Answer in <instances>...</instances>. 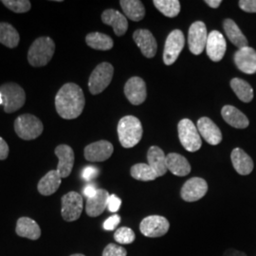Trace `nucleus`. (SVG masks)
Masks as SVG:
<instances>
[{"label":"nucleus","instance_id":"nucleus-1","mask_svg":"<svg viewBox=\"0 0 256 256\" xmlns=\"http://www.w3.org/2000/svg\"><path fill=\"white\" fill-rule=\"evenodd\" d=\"M86 104L82 90L74 82H68L55 96V108L58 115L64 120H74L82 114Z\"/></svg>","mask_w":256,"mask_h":256},{"label":"nucleus","instance_id":"nucleus-2","mask_svg":"<svg viewBox=\"0 0 256 256\" xmlns=\"http://www.w3.org/2000/svg\"><path fill=\"white\" fill-rule=\"evenodd\" d=\"M54 52V41L50 37H39L28 48V62L34 68L45 66L52 59Z\"/></svg>","mask_w":256,"mask_h":256},{"label":"nucleus","instance_id":"nucleus-3","mask_svg":"<svg viewBox=\"0 0 256 256\" xmlns=\"http://www.w3.org/2000/svg\"><path fill=\"white\" fill-rule=\"evenodd\" d=\"M142 126L140 120L134 116H126L118 124L120 142L124 148L137 146L142 137Z\"/></svg>","mask_w":256,"mask_h":256},{"label":"nucleus","instance_id":"nucleus-4","mask_svg":"<svg viewBox=\"0 0 256 256\" xmlns=\"http://www.w3.org/2000/svg\"><path fill=\"white\" fill-rule=\"evenodd\" d=\"M0 94L2 95L3 106L6 113L16 112L25 104L26 93L16 82H5L1 84Z\"/></svg>","mask_w":256,"mask_h":256},{"label":"nucleus","instance_id":"nucleus-5","mask_svg":"<svg viewBox=\"0 0 256 256\" xmlns=\"http://www.w3.org/2000/svg\"><path fill=\"white\" fill-rule=\"evenodd\" d=\"M42 122L32 114L20 115L14 120V131L24 140H36L43 133Z\"/></svg>","mask_w":256,"mask_h":256},{"label":"nucleus","instance_id":"nucleus-6","mask_svg":"<svg viewBox=\"0 0 256 256\" xmlns=\"http://www.w3.org/2000/svg\"><path fill=\"white\" fill-rule=\"evenodd\" d=\"M178 138L182 146L189 152H196L202 146V138L191 120L183 119L178 126Z\"/></svg>","mask_w":256,"mask_h":256},{"label":"nucleus","instance_id":"nucleus-7","mask_svg":"<svg viewBox=\"0 0 256 256\" xmlns=\"http://www.w3.org/2000/svg\"><path fill=\"white\" fill-rule=\"evenodd\" d=\"M114 68L112 64L104 62L98 64L92 72L88 80V90L92 95H97L104 92L112 81Z\"/></svg>","mask_w":256,"mask_h":256},{"label":"nucleus","instance_id":"nucleus-8","mask_svg":"<svg viewBox=\"0 0 256 256\" xmlns=\"http://www.w3.org/2000/svg\"><path fill=\"white\" fill-rule=\"evenodd\" d=\"M61 214L64 220L72 222L79 220L84 207L82 196L77 192H70L62 196Z\"/></svg>","mask_w":256,"mask_h":256},{"label":"nucleus","instance_id":"nucleus-9","mask_svg":"<svg viewBox=\"0 0 256 256\" xmlns=\"http://www.w3.org/2000/svg\"><path fill=\"white\" fill-rule=\"evenodd\" d=\"M185 45L184 34L180 30H174L170 32L165 42L164 61L167 66L174 64Z\"/></svg>","mask_w":256,"mask_h":256},{"label":"nucleus","instance_id":"nucleus-10","mask_svg":"<svg viewBox=\"0 0 256 256\" xmlns=\"http://www.w3.org/2000/svg\"><path fill=\"white\" fill-rule=\"evenodd\" d=\"M170 228L169 221L164 216H149L140 224V232L147 238H160L165 236Z\"/></svg>","mask_w":256,"mask_h":256},{"label":"nucleus","instance_id":"nucleus-11","mask_svg":"<svg viewBox=\"0 0 256 256\" xmlns=\"http://www.w3.org/2000/svg\"><path fill=\"white\" fill-rule=\"evenodd\" d=\"M208 39L207 28L202 21L192 23L188 32V44L192 54L198 55L205 50Z\"/></svg>","mask_w":256,"mask_h":256},{"label":"nucleus","instance_id":"nucleus-12","mask_svg":"<svg viewBox=\"0 0 256 256\" xmlns=\"http://www.w3.org/2000/svg\"><path fill=\"white\" fill-rule=\"evenodd\" d=\"M208 192V184L202 178H192L183 184L180 196L183 200L194 202L202 200Z\"/></svg>","mask_w":256,"mask_h":256},{"label":"nucleus","instance_id":"nucleus-13","mask_svg":"<svg viewBox=\"0 0 256 256\" xmlns=\"http://www.w3.org/2000/svg\"><path fill=\"white\" fill-rule=\"evenodd\" d=\"M114 147L108 140H99L92 142L84 150V158L92 162H99L108 160L113 154Z\"/></svg>","mask_w":256,"mask_h":256},{"label":"nucleus","instance_id":"nucleus-14","mask_svg":"<svg viewBox=\"0 0 256 256\" xmlns=\"http://www.w3.org/2000/svg\"><path fill=\"white\" fill-rule=\"evenodd\" d=\"M227 43L226 40L218 30H212L208 34L206 52L210 57V60L214 62H220L226 52Z\"/></svg>","mask_w":256,"mask_h":256},{"label":"nucleus","instance_id":"nucleus-15","mask_svg":"<svg viewBox=\"0 0 256 256\" xmlns=\"http://www.w3.org/2000/svg\"><path fill=\"white\" fill-rule=\"evenodd\" d=\"M124 94L134 106L142 104L146 99V84L140 77H132L124 86Z\"/></svg>","mask_w":256,"mask_h":256},{"label":"nucleus","instance_id":"nucleus-16","mask_svg":"<svg viewBox=\"0 0 256 256\" xmlns=\"http://www.w3.org/2000/svg\"><path fill=\"white\" fill-rule=\"evenodd\" d=\"M54 153L59 160L56 170L62 178H68L72 174L75 160L72 148L66 144H60L55 148Z\"/></svg>","mask_w":256,"mask_h":256},{"label":"nucleus","instance_id":"nucleus-17","mask_svg":"<svg viewBox=\"0 0 256 256\" xmlns=\"http://www.w3.org/2000/svg\"><path fill=\"white\" fill-rule=\"evenodd\" d=\"M234 63L238 70L244 74H256V50L248 46L239 48L234 54Z\"/></svg>","mask_w":256,"mask_h":256},{"label":"nucleus","instance_id":"nucleus-18","mask_svg":"<svg viewBox=\"0 0 256 256\" xmlns=\"http://www.w3.org/2000/svg\"><path fill=\"white\" fill-rule=\"evenodd\" d=\"M133 39L146 57L152 58L155 56L158 50V44L151 32L144 28L137 30L133 34Z\"/></svg>","mask_w":256,"mask_h":256},{"label":"nucleus","instance_id":"nucleus-19","mask_svg":"<svg viewBox=\"0 0 256 256\" xmlns=\"http://www.w3.org/2000/svg\"><path fill=\"white\" fill-rule=\"evenodd\" d=\"M102 21L104 24L113 28V30L117 36H124L128 32V19L126 16L117 10H106L102 14Z\"/></svg>","mask_w":256,"mask_h":256},{"label":"nucleus","instance_id":"nucleus-20","mask_svg":"<svg viewBox=\"0 0 256 256\" xmlns=\"http://www.w3.org/2000/svg\"><path fill=\"white\" fill-rule=\"evenodd\" d=\"M198 130L209 144L218 146L222 140V133L220 128L207 117H202L198 120Z\"/></svg>","mask_w":256,"mask_h":256},{"label":"nucleus","instance_id":"nucleus-21","mask_svg":"<svg viewBox=\"0 0 256 256\" xmlns=\"http://www.w3.org/2000/svg\"><path fill=\"white\" fill-rule=\"evenodd\" d=\"M110 194L104 189H98L97 194L92 198H88L86 205V212L88 216L96 218L102 214L108 208V200Z\"/></svg>","mask_w":256,"mask_h":256},{"label":"nucleus","instance_id":"nucleus-22","mask_svg":"<svg viewBox=\"0 0 256 256\" xmlns=\"http://www.w3.org/2000/svg\"><path fill=\"white\" fill-rule=\"evenodd\" d=\"M234 170L242 176L250 174L254 170V162L252 158L241 148H234L230 155Z\"/></svg>","mask_w":256,"mask_h":256},{"label":"nucleus","instance_id":"nucleus-23","mask_svg":"<svg viewBox=\"0 0 256 256\" xmlns=\"http://www.w3.org/2000/svg\"><path fill=\"white\" fill-rule=\"evenodd\" d=\"M62 178L57 170H50L38 182L37 189L42 196H52L60 187Z\"/></svg>","mask_w":256,"mask_h":256},{"label":"nucleus","instance_id":"nucleus-24","mask_svg":"<svg viewBox=\"0 0 256 256\" xmlns=\"http://www.w3.org/2000/svg\"><path fill=\"white\" fill-rule=\"evenodd\" d=\"M147 160L148 164L155 172L156 174L162 176L167 172V164H166V155L164 152L158 146H151L147 152Z\"/></svg>","mask_w":256,"mask_h":256},{"label":"nucleus","instance_id":"nucleus-25","mask_svg":"<svg viewBox=\"0 0 256 256\" xmlns=\"http://www.w3.org/2000/svg\"><path fill=\"white\" fill-rule=\"evenodd\" d=\"M167 169L178 176H185L190 174L191 165L183 156L176 153H170L166 156Z\"/></svg>","mask_w":256,"mask_h":256},{"label":"nucleus","instance_id":"nucleus-26","mask_svg":"<svg viewBox=\"0 0 256 256\" xmlns=\"http://www.w3.org/2000/svg\"><path fill=\"white\" fill-rule=\"evenodd\" d=\"M224 120L232 128L243 129L248 126V120L245 114L232 106H225L221 110Z\"/></svg>","mask_w":256,"mask_h":256},{"label":"nucleus","instance_id":"nucleus-27","mask_svg":"<svg viewBox=\"0 0 256 256\" xmlns=\"http://www.w3.org/2000/svg\"><path fill=\"white\" fill-rule=\"evenodd\" d=\"M16 232L21 238L37 240L41 236V229L34 220L30 218H20L16 223Z\"/></svg>","mask_w":256,"mask_h":256},{"label":"nucleus","instance_id":"nucleus-28","mask_svg":"<svg viewBox=\"0 0 256 256\" xmlns=\"http://www.w3.org/2000/svg\"><path fill=\"white\" fill-rule=\"evenodd\" d=\"M224 30L230 39V41L238 46V48H242L248 46V40L243 34L241 30L239 28L236 23L232 19H225L223 22Z\"/></svg>","mask_w":256,"mask_h":256},{"label":"nucleus","instance_id":"nucleus-29","mask_svg":"<svg viewBox=\"0 0 256 256\" xmlns=\"http://www.w3.org/2000/svg\"><path fill=\"white\" fill-rule=\"evenodd\" d=\"M120 7L128 18L133 21H140L146 16V9L140 0H122Z\"/></svg>","mask_w":256,"mask_h":256},{"label":"nucleus","instance_id":"nucleus-30","mask_svg":"<svg viewBox=\"0 0 256 256\" xmlns=\"http://www.w3.org/2000/svg\"><path fill=\"white\" fill-rule=\"evenodd\" d=\"M20 36L16 28L7 22H0V44L9 48L18 46Z\"/></svg>","mask_w":256,"mask_h":256},{"label":"nucleus","instance_id":"nucleus-31","mask_svg":"<svg viewBox=\"0 0 256 256\" xmlns=\"http://www.w3.org/2000/svg\"><path fill=\"white\" fill-rule=\"evenodd\" d=\"M86 42L88 46L98 50H110L114 42L111 37L102 32H90L86 37Z\"/></svg>","mask_w":256,"mask_h":256},{"label":"nucleus","instance_id":"nucleus-32","mask_svg":"<svg viewBox=\"0 0 256 256\" xmlns=\"http://www.w3.org/2000/svg\"><path fill=\"white\" fill-rule=\"evenodd\" d=\"M230 88L240 101L250 102L254 99V90L250 84L245 80L234 78L230 81Z\"/></svg>","mask_w":256,"mask_h":256},{"label":"nucleus","instance_id":"nucleus-33","mask_svg":"<svg viewBox=\"0 0 256 256\" xmlns=\"http://www.w3.org/2000/svg\"><path fill=\"white\" fill-rule=\"evenodd\" d=\"M156 8L167 18H176L180 12L178 0H154Z\"/></svg>","mask_w":256,"mask_h":256},{"label":"nucleus","instance_id":"nucleus-34","mask_svg":"<svg viewBox=\"0 0 256 256\" xmlns=\"http://www.w3.org/2000/svg\"><path fill=\"white\" fill-rule=\"evenodd\" d=\"M130 174L135 180L142 182H151L155 180L158 178V176L148 164H138L133 165L131 167Z\"/></svg>","mask_w":256,"mask_h":256},{"label":"nucleus","instance_id":"nucleus-35","mask_svg":"<svg viewBox=\"0 0 256 256\" xmlns=\"http://www.w3.org/2000/svg\"><path fill=\"white\" fill-rule=\"evenodd\" d=\"M1 2L6 8L16 14L27 12L32 8V4L28 0H3Z\"/></svg>","mask_w":256,"mask_h":256},{"label":"nucleus","instance_id":"nucleus-36","mask_svg":"<svg viewBox=\"0 0 256 256\" xmlns=\"http://www.w3.org/2000/svg\"><path fill=\"white\" fill-rule=\"evenodd\" d=\"M114 238L115 240L122 245H128L134 242L136 234L134 230L128 227H122L117 230L114 234Z\"/></svg>","mask_w":256,"mask_h":256},{"label":"nucleus","instance_id":"nucleus-37","mask_svg":"<svg viewBox=\"0 0 256 256\" xmlns=\"http://www.w3.org/2000/svg\"><path fill=\"white\" fill-rule=\"evenodd\" d=\"M128 252L124 248L110 243L106 247L104 248L102 252V256H126Z\"/></svg>","mask_w":256,"mask_h":256},{"label":"nucleus","instance_id":"nucleus-38","mask_svg":"<svg viewBox=\"0 0 256 256\" xmlns=\"http://www.w3.org/2000/svg\"><path fill=\"white\" fill-rule=\"evenodd\" d=\"M120 222V216L118 214L111 216L108 220L104 221V229L106 230H114L118 227V225Z\"/></svg>","mask_w":256,"mask_h":256},{"label":"nucleus","instance_id":"nucleus-39","mask_svg":"<svg viewBox=\"0 0 256 256\" xmlns=\"http://www.w3.org/2000/svg\"><path fill=\"white\" fill-rule=\"evenodd\" d=\"M122 205V200L115 194H110L108 200V209L111 212H118Z\"/></svg>","mask_w":256,"mask_h":256},{"label":"nucleus","instance_id":"nucleus-40","mask_svg":"<svg viewBox=\"0 0 256 256\" xmlns=\"http://www.w3.org/2000/svg\"><path fill=\"white\" fill-rule=\"evenodd\" d=\"M238 4L246 12H256V0H240Z\"/></svg>","mask_w":256,"mask_h":256},{"label":"nucleus","instance_id":"nucleus-41","mask_svg":"<svg viewBox=\"0 0 256 256\" xmlns=\"http://www.w3.org/2000/svg\"><path fill=\"white\" fill-rule=\"evenodd\" d=\"M98 174V169L93 166H88L82 170V178L86 180H90Z\"/></svg>","mask_w":256,"mask_h":256},{"label":"nucleus","instance_id":"nucleus-42","mask_svg":"<svg viewBox=\"0 0 256 256\" xmlns=\"http://www.w3.org/2000/svg\"><path fill=\"white\" fill-rule=\"evenodd\" d=\"M9 155V146L4 140V138L0 137V160H4Z\"/></svg>","mask_w":256,"mask_h":256},{"label":"nucleus","instance_id":"nucleus-43","mask_svg":"<svg viewBox=\"0 0 256 256\" xmlns=\"http://www.w3.org/2000/svg\"><path fill=\"white\" fill-rule=\"evenodd\" d=\"M98 189H96L93 185H88L84 189V194L88 198H92L96 194H97Z\"/></svg>","mask_w":256,"mask_h":256},{"label":"nucleus","instance_id":"nucleus-44","mask_svg":"<svg viewBox=\"0 0 256 256\" xmlns=\"http://www.w3.org/2000/svg\"><path fill=\"white\" fill-rule=\"evenodd\" d=\"M246 256V254H244V252H239V250H234V248H229V250H227L224 254H223V256Z\"/></svg>","mask_w":256,"mask_h":256},{"label":"nucleus","instance_id":"nucleus-45","mask_svg":"<svg viewBox=\"0 0 256 256\" xmlns=\"http://www.w3.org/2000/svg\"><path fill=\"white\" fill-rule=\"evenodd\" d=\"M205 3L210 6V8H214V9H216L218 8L221 4V0H206Z\"/></svg>","mask_w":256,"mask_h":256},{"label":"nucleus","instance_id":"nucleus-46","mask_svg":"<svg viewBox=\"0 0 256 256\" xmlns=\"http://www.w3.org/2000/svg\"><path fill=\"white\" fill-rule=\"evenodd\" d=\"M0 104H3V99H2V95L0 94Z\"/></svg>","mask_w":256,"mask_h":256},{"label":"nucleus","instance_id":"nucleus-47","mask_svg":"<svg viewBox=\"0 0 256 256\" xmlns=\"http://www.w3.org/2000/svg\"><path fill=\"white\" fill-rule=\"evenodd\" d=\"M84 256V254H72V256Z\"/></svg>","mask_w":256,"mask_h":256}]
</instances>
